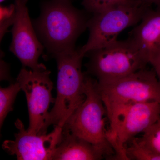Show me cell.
I'll list each match as a JSON object with an SVG mask.
<instances>
[{"mask_svg": "<svg viewBox=\"0 0 160 160\" xmlns=\"http://www.w3.org/2000/svg\"><path fill=\"white\" fill-rule=\"evenodd\" d=\"M153 70L160 82V50L153 55L149 60Z\"/></svg>", "mask_w": 160, "mask_h": 160, "instance_id": "obj_18", "label": "cell"}, {"mask_svg": "<svg viewBox=\"0 0 160 160\" xmlns=\"http://www.w3.org/2000/svg\"><path fill=\"white\" fill-rule=\"evenodd\" d=\"M6 1V0H0V2L2 3L4 2V1Z\"/></svg>", "mask_w": 160, "mask_h": 160, "instance_id": "obj_21", "label": "cell"}, {"mask_svg": "<svg viewBox=\"0 0 160 160\" xmlns=\"http://www.w3.org/2000/svg\"><path fill=\"white\" fill-rule=\"evenodd\" d=\"M85 93L84 102L66 121L62 129L96 146L105 156H112L114 151L107 138L104 117L106 107L97 80L87 73Z\"/></svg>", "mask_w": 160, "mask_h": 160, "instance_id": "obj_3", "label": "cell"}, {"mask_svg": "<svg viewBox=\"0 0 160 160\" xmlns=\"http://www.w3.org/2000/svg\"><path fill=\"white\" fill-rule=\"evenodd\" d=\"M21 90L18 82L10 84L8 87L0 89V125L2 126L7 115L13 110L16 98Z\"/></svg>", "mask_w": 160, "mask_h": 160, "instance_id": "obj_13", "label": "cell"}, {"mask_svg": "<svg viewBox=\"0 0 160 160\" xmlns=\"http://www.w3.org/2000/svg\"><path fill=\"white\" fill-rule=\"evenodd\" d=\"M84 57L80 48L73 51L60 52L52 57L57 63V93L54 106L49 112L45 123L44 134L47 133L51 125L62 128L85 100V73L82 69Z\"/></svg>", "mask_w": 160, "mask_h": 160, "instance_id": "obj_2", "label": "cell"}, {"mask_svg": "<svg viewBox=\"0 0 160 160\" xmlns=\"http://www.w3.org/2000/svg\"><path fill=\"white\" fill-rule=\"evenodd\" d=\"M98 86L106 110L129 103L160 102V82L153 69L145 68Z\"/></svg>", "mask_w": 160, "mask_h": 160, "instance_id": "obj_7", "label": "cell"}, {"mask_svg": "<svg viewBox=\"0 0 160 160\" xmlns=\"http://www.w3.org/2000/svg\"><path fill=\"white\" fill-rule=\"evenodd\" d=\"M105 157L96 146L62 129L52 160H99Z\"/></svg>", "mask_w": 160, "mask_h": 160, "instance_id": "obj_12", "label": "cell"}, {"mask_svg": "<svg viewBox=\"0 0 160 160\" xmlns=\"http://www.w3.org/2000/svg\"><path fill=\"white\" fill-rule=\"evenodd\" d=\"M130 144L126 147V154L129 160H160V153L144 146L135 138L130 141Z\"/></svg>", "mask_w": 160, "mask_h": 160, "instance_id": "obj_14", "label": "cell"}, {"mask_svg": "<svg viewBox=\"0 0 160 160\" xmlns=\"http://www.w3.org/2000/svg\"><path fill=\"white\" fill-rule=\"evenodd\" d=\"M50 74L46 69L32 70L23 67L17 78L26 95L29 119L27 130L32 134H44L49 106L55 101L52 94L53 84Z\"/></svg>", "mask_w": 160, "mask_h": 160, "instance_id": "obj_8", "label": "cell"}, {"mask_svg": "<svg viewBox=\"0 0 160 160\" xmlns=\"http://www.w3.org/2000/svg\"><path fill=\"white\" fill-rule=\"evenodd\" d=\"M15 125L18 132L15 134L14 140L3 142L2 147L5 151L19 160H52L61 139L62 127L54 126L49 134H34L26 130L19 119Z\"/></svg>", "mask_w": 160, "mask_h": 160, "instance_id": "obj_10", "label": "cell"}, {"mask_svg": "<svg viewBox=\"0 0 160 160\" xmlns=\"http://www.w3.org/2000/svg\"><path fill=\"white\" fill-rule=\"evenodd\" d=\"M9 65L1 59V80H8L11 79L9 74Z\"/></svg>", "mask_w": 160, "mask_h": 160, "instance_id": "obj_19", "label": "cell"}, {"mask_svg": "<svg viewBox=\"0 0 160 160\" xmlns=\"http://www.w3.org/2000/svg\"><path fill=\"white\" fill-rule=\"evenodd\" d=\"M16 7L15 4L8 6L0 7V38L2 39L9 26L13 25L16 18Z\"/></svg>", "mask_w": 160, "mask_h": 160, "instance_id": "obj_17", "label": "cell"}, {"mask_svg": "<svg viewBox=\"0 0 160 160\" xmlns=\"http://www.w3.org/2000/svg\"><path fill=\"white\" fill-rule=\"evenodd\" d=\"M86 73L99 84L115 81L146 68L149 63L131 40H117L86 53Z\"/></svg>", "mask_w": 160, "mask_h": 160, "instance_id": "obj_5", "label": "cell"}, {"mask_svg": "<svg viewBox=\"0 0 160 160\" xmlns=\"http://www.w3.org/2000/svg\"><path fill=\"white\" fill-rule=\"evenodd\" d=\"M141 0H83L82 5L89 14L98 13L110 7L122 5H133Z\"/></svg>", "mask_w": 160, "mask_h": 160, "instance_id": "obj_15", "label": "cell"}, {"mask_svg": "<svg viewBox=\"0 0 160 160\" xmlns=\"http://www.w3.org/2000/svg\"></svg>", "mask_w": 160, "mask_h": 160, "instance_id": "obj_23", "label": "cell"}, {"mask_svg": "<svg viewBox=\"0 0 160 160\" xmlns=\"http://www.w3.org/2000/svg\"><path fill=\"white\" fill-rule=\"evenodd\" d=\"M70 1H71V0H70Z\"/></svg>", "mask_w": 160, "mask_h": 160, "instance_id": "obj_22", "label": "cell"}, {"mask_svg": "<svg viewBox=\"0 0 160 160\" xmlns=\"http://www.w3.org/2000/svg\"><path fill=\"white\" fill-rule=\"evenodd\" d=\"M106 114L110 124L107 138L116 152V158L128 160L125 145L158 119L160 103L152 101L125 104L106 110Z\"/></svg>", "mask_w": 160, "mask_h": 160, "instance_id": "obj_4", "label": "cell"}, {"mask_svg": "<svg viewBox=\"0 0 160 160\" xmlns=\"http://www.w3.org/2000/svg\"><path fill=\"white\" fill-rule=\"evenodd\" d=\"M128 38L149 63L150 58L160 50V7H149Z\"/></svg>", "mask_w": 160, "mask_h": 160, "instance_id": "obj_11", "label": "cell"}, {"mask_svg": "<svg viewBox=\"0 0 160 160\" xmlns=\"http://www.w3.org/2000/svg\"><path fill=\"white\" fill-rule=\"evenodd\" d=\"M142 2L147 6L156 5L157 7H160V0H141Z\"/></svg>", "mask_w": 160, "mask_h": 160, "instance_id": "obj_20", "label": "cell"}, {"mask_svg": "<svg viewBox=\"0 0 160 160\" xmlns=\"http://www.w3.org/2000/svg\"><path fill=\"white\" fill-rule=\"evenodd\" d=\"M70 0H50L41 6V14L32 22L39 39L52 58L75 50L78 38L86 29L91 16Z\"/></svg>", "mask_w": 160, "mask_h": 160, "instance_id": "obj_1", "label": "cell"}, {"mask_svg": "<svg viewBox=\"0 0 160 160\" xmlns=\"http://www.w3.org/2000/svg\"><path fill=\"white\" fill-rule=\"evenodd\" d=\"M150 6L142 2L133 5H119L92 14L89 20V37L80 48L84 56L88 52L108 46L117 41L123 30L140 22Z\"/></svg>", "mask_w": 160, "mask_h": 160, "instance_id": "obj_6", "label": "cell"}, {"mask_svg": "<svg viewBox=\"0 0 160 160\" xmlns=\"http://www.w3.org/2000/svg\"><path fill=\"white\" fill-rule=\"evenodd\" d=\"M137 138L144 146L160 153V117L154 124L142 133L141 137Z\"/></svg>", "mask_w": 160, "mask_h": 160, "instance_id": "obj_16", "label": "cell"}, {"mask_svg": "<svg viewBox=\"0 0 160 160\" xmlns=\"http://www.w3.org/2000/svg\"><path fill=\"white\" fill-rule=\"evenodd\" d=\"M28 0H15L16 18L11 30L12 41L9 50L19 59L23 67L32 70L46 69L39 63L44 46L39 39L29 17Z\"/></svg>", "mask_w": 160, "mask_h": 160, "instance_id": "obj_9", "label": "cell"}]
</instances>
